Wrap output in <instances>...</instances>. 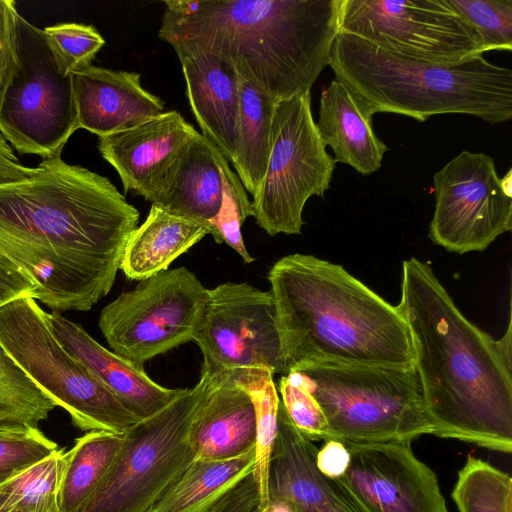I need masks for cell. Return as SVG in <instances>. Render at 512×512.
I'll return each mask as SVG.
<instances>
[{
    "label": "cell",
    "mask_w": 512,
    "mask_h": 512,
    "mask_svg": "<svg viewBox=\"0 0 512 512\" xmlns=\"http://www.w3.org/2000/svg\"><path fill=\"white\" fill-rule=\"evenodd\" d=\"M38 167L0 183V254L53 312L88 311L110 292L139 212L108 178L61 154Z\"/></svg>",
    "instance_id": "obj_1"
},
{
    "label": "cell",
    "mask_w": 512,
    "mask_h": 512,
    "mask_svg": "<svg viewBox=\"0 0 512 512\" xmlns=\"http://www.w3.org/2000/svg\"><path fill=\"white\" fill-rule=\"evenodd\" d=\"M397 308L411 334L433 435L511 453V321L495 340L460 312L432 268L416 258L402 263Z\"/></svg>",
    "instance_id": "obj_2"
},
{
    "label": "cell",
    "mask_w": 512,
    "mask_h": 512,
    "mask_svg": "<svg viewBox=\"0 0 512 512\" xmlns=\"http://www.w3.org/2000/svg\"><path fill=\"white\" fill-rule=\"evenodd\" d=\"M341 0H199L164 11L158 36L212 54L276 103L310 92L330 64Z\"/></svg>",
    "instance_id": "obj_3"
},
{
    "label": "cell",
    "mask_w": 512,
    "mask_h": 512,
    "mask_svg": "<svg viewBox=\"0 0 512 512\" xmlns=\"http://www.w3.org/2000/svg\"><path fill=\"white\" fill-rule=\"evenodd\" d=\"M286 374L309 364L408 365L415 359L398 310L341 265L309 254L268 273Z\"/></svg>",
    "instance_id": "obj_4"
},
{
    "label": "cell",
    "mask_w": 512,
    "mask_h": 512,
    "mask_svg": "<svg viewBox=\"0 0 512 512\" xmlns=\"http://www.w3.org/2000/svg\"><path fill=\"white\" fill-rule=\"evenodd\" d=\"M329 66L373 113L420 122L438 114H468L491 123L512 118V71L483 56L458 64L404 57L338 32Z\"/></svg>",
    "instance_id": "obj_5"
},
{
    "label": "cell",
    "mask_w": 512,
    "mask_h": 512,
    "mask_svg": "<svg viewBox=\"0 0 512 512\" xmlns=\"http://www.w3.org/2000/svg\"><path fill=\"white\" fill-rule=\"evenodd\" d=\"M294 371L302 374L324 413V441L411 444L422 435L433 434L414 363H320Z\"/></svg>",
    "instance_id": "obj_6"
},
{
    "label": "cell",
    "mask_w": 512,
    "mask_h": 512,
    "mask_svg": "<svg viewBox=\"0 0 512 512\" xmlns=\"http://www.w3.org/2000/svg\"><path fill=\"white\" fill-rule=\"evenodd\" d=\"M0 345L82 431L123 435L140 421L66 350L31 296L0 307Z\"/></svg>",
    "instance_id": "obj_7"
},
{
    "label": "cell",
    "mask_w": 512,
    "mask_h": 512,
    "mask_svg": "<svg viewBox=\"0 0 512 512\" xmlns=\"http://www.w3.org/2000/svg\"><path fill=\"white\" fill-rule=\"evenodd\" d=\"M213 386L199 382L156 414L123 434V442L101 483L79 512H148L169 485L196 459L189 429Z\"/></svg>",
    "instance_id": "obj_8"
},
{
    "label": "cell",
    "mask_w": 512,
    "mask_h": 512,
    "mask_svg": "<svg viewBox=\"0 0 512 512\" xmlns=\"http://www.w3.org/2000/svg\"><path fill=\"white\" fill-rule=\"evenodd\" d=\"M335 163L317 130L311 93L278 102L267 169L251 202L258 226L270 236L300 234L304 206L324 196Z\"/></svg>",
    "instance_id": "obj_9"
},
{
    "label": "cell",
    "mask_w": 512,
    "mask_h": 512,
    "mask_svg": "<svg viewBox=\"0 0 512 512\" xmlns=\"http://www.w3.org/2000/svg\"><path fill=\"white\" fill-rule=\"evenodd\" d=\"M19 67L0 106V134L21 154H61L79 129L71 75L60 72L43 29L17 15Z\"/></svg>",
    "instance_id": "obj_10"
},
{
    "label": "cell",
    "mask_w": 512,
    "mask_h": 512,
    "mask_svg": "<svg viewBox=\"0 0 512 512\" xmlns=\"http://www.w3.org/2000/svg\"><path fill=\"white\" fill-rule=\"evenodd\" d=\"M208 289L185 267L140 280L100 312L98 325L112 351L143 367L167 351L193 341Z\"/></svg>",
    "instance_id": "obj_11"
},
{
    "label": "cell",
    "mask_w": 512,
    "mask_h": 512,
    "mask_svg": "<svg viewBox=\"0 0 512 512\" xmlns=\"http://www.w3.org/2000/svg\"><path fill=\"white\" fill-rule=\"evenodd\" d=\"M339 32L439 64H458L485 52L477 33L447 0H341Z\"/></svg>",
    "instance_id": "obj_12"
},
{
    "label": "cell",
    "mask_w": 512,
    "mask_h": 512,
    "mask_svg": "<svg viewBox=\"0 0 512 512\" xmlns=\"http://www.w3.org/2000/svg\"><path fill=\"white\" fill-rule=\"evenodd\" d=\"M435 209L429 237L449 252L484 251L512 229L511 171L500 178L494 160L462 151L433 176Z\"/></svg>",
    "instance_id": "obj_13"
},
{
    "label": "cell",
    "mask_w": 512,
    "mask_h": 512,
    "mask_svg": "<svg viewBox=\"0 0 512 512\" xmlns=\"http://www.w3.org/2000/svg\"><path fill=\"white\" fill-rule=\"evenodd\" d=\"M193 341L203 354L201 372L211 376L256 368L286 374L273 296L248 283L208 289Z\"/></svg>",
    "instance_id": "obj_14"
},
{
    "label": "cell",
    "mask_w": 512,
    "mask_h": 512,
    "mask_svg": "<svg viewBox=\"0 0 512 512\" xmlns=\"http://www.w3.org/2000/svg\"><path fill=\"white\" fill-rule=\"evenodd\" d=\"M350 462L336 480L361 512H449L434 471L411 444H349Z\"/></svg>",
    "instance_id": "obj_15"
},
{
    "label": "cell",
    "mask_w": 512,
    "mask_h": 512,
    "mask_svg": "<svg viewBox=\"0 0 512 512\" xmlns=\"http://www.w3.org/2000/svg\"><path fill=\"white\" fill-rule=\"evenodd\" d=\"M196 129L176 110L124 130L98 136V150L118 173L125 192L153 202L158 187Z\"/></svg>",
    "instance_id": "obj_16"
},
{
    "label": "cell",
    "mask_w": 512,
    "mask_h": 512,
    "mask_svg": "<svg viewBox=\"0 0 512 512\" xmlns=\"http://www.w3.org/2000/svg\"><path fill=\"white\" fill-rule=\"evenodd\" d=\"M79 128L104 136L161 114L164 102L141 85V74L93 65L71 73Z\"/></svg>",
    "instance_id": "obj_17"
},
{
    "label": "cell",
    "mask_w": 512,
    "mask_h": 512,
    "mask_svg": "<svg viewBox=\"0 0 512 512\" xmlns=\"http://www.w3.org/2000/svg\"><path fill=\"white\" fill-rule=\"evenodd\" d=\"M317 452L318 448L298 432L280 402L268 499L290 498L303 512H361L336 480L317 469Z\"/></svg>",
    "instance_id": "obj_18"
},
{
    "label": "cell",
    "mask_w": 512,
    "mask_h": 512,
    "mask_svg": "<svg viewBox=\"0 0 512 512\" xmlns=\"http://www.w3.org/2000/svg\"><path fill=\"white\" fill-rule=\"evenodd\" d=\"M232 169L217 147L195 130L167 169L151 204L209 230Z\"/></svg>",
    "instance_id": "obj_19"
},
{
    "label": "cell",
    "mask_w": 512,
    "mask_h": 512,
    "mask_svg": "<svg viewBox=\"0 0 512 512\" xmlns=\"http://www.w3.org/2000/svg\"><path fill=\"white\" fill-rule=\"evenodd\" d=\"M50 319L66 350L139 420L156 414L181 392L157 384L143 367L104 348L81 325L61 313H50Z\"/></svg>",
    "instance_id": "obj_20"
},
{
    "label": "cell",
    "mask_w": 512,
    "mask_h": 512,
    "mask_svg": "<svg viewBox=\"0 0 512 512\" xmlns=\"http://www.w3.org/2000/svg\"><path fill=\"white\" fill-rule=\"evenodd\" d=\"M186 83V96L201 134L231 164L238 118V75L216 56L174 50Z\"/></svg>",
    "instance_id": "obj_21"
},
{
    "label": "cell",
    "mask_w": 512,
    "mask_h": 512,
    "mask_svg": "<svg viewBox=\"0 0 512 512\" xmlns=\"http://www.w3.org/2000/svg\"><path fill=\"white\" fill-rule=\"evenodd\" d=\"M256 435V413L250 395L235 384L213 377V386L189 429L196 459L242 456L255 450Z\"/></svg>",
    "instance_id": "obj_22"
},
{
    "label": "cell",
    "mask_w": 512,
    "mask_h": 512,
    "mask_svg": "<svg viewBox=\"0 0 512 512\" xmlns=\"http://www.w3.org/2000/svg\"><path fill=\"white\" fill-rule=\"evenodd\" d=\"M373 115L365 101L340 80H332L322 91L316 123L320 138L332 149L335 162L362 175L378 171L388 150L373 130Z\"/></svg>",
    "instance_id": "obj_23"
},
{
    "label": "cell",
    "mask_w": 512,
    "mask_h": 512,
    "mask_svg": "<svg viewBox=\"0 0 512 512\" xmlns=\"http://www.w3.org/2000/svg\"><path fill=\"white\" fill-rule=\"evenodd\" d=\"M209 234L206 226L151 204L144 222L130 235L120 270L131 280H143L170 264Z\"/></svg>",
    "instance_id": "obj_24"
},
{
    "label": "cell",
    "mask_w": 512,
    "mask_h": 512,
    "mask_svg": "<svg viewBox=\"0 0 512 512\" xmlns=\"http://www.w3.org/2000/svg\"><path fill=\"white\" fill-rule=\"evenodd\" d=\"M254 469L255 450L231 459H195L148 512H209Z\"/></svg>",
    "instance_id": "obj_25"
},
{
    "label": "cell",
    "mask_w": 512,
    "mask_h": 512,
    "mask_svg": "<svg viewBox=\"0 0 512 512\" xmlns=\"http://www.w3.org/2000/svg\"><path fill=\"white\" fill-rule=\"evenodd\" d=\"M238 118L231 165L246 192L254 196L264 178L272 147L276 102L238 76Z\"/></svg>",
    "instance_id": "obj_26"
},
{
    "label": "cell",
    "mask_w": 512,
    "mask_h": 512,
    "mask_svg": "<svg viewBox=\"0 0 512 512\" xmlns=\"http://www.w3.org/2000/svg\"><path fill=\"white\" fill-rule=\"evenodd\" d=\"M123 442V435L89 431L77 438L66 452L59 507L61 512H79L95 492Z\"/></svg>",
    "instance_id": "obj_27"
},
{
    "label": "cell",
    "mask_w": 512,
    "mask_h": 512,
    "mask_svg": "<svg viewBox=\"0 0 512 512\" xmlns=\"http://www.w3.org/2000/svg\"><path fill=\"white\" fill-rule=\"evenodd\" d=\"M216 379L235 384L251 397L256 413L255 469L252 473L257 489L258 505L268 501V474L270 459L278 430V395L273 374L267 369H242L214 376Z\"/></svg>",
    "instance_id": "obj_28"
},
{
    "label": "cell",
    "mask_w": 512,
    "mask_h": 512,
    "mask_svg": "<svg viewBox=\"0 0 512 512\" xmlns=\"http://www.w3.org/2000/svg\"><path fill=\"white\" fill-rule=\"evenodd\" d=\"M66 452L55 453L0 485V512H61Z\"/></svg>",
    "instance_id": "obj_29"
},
{
    "label": "cell",
    "mask_w": 512,
    "mask_h": 512,
    "mask_svg": "<svg viewBox=\"0 0 512 512\" xmlns=\"http://www.w3.org/2000/svg\"><path fill=\"white\" fill-rule=\"evenodd\" d=\"M55 407L0 345V427L39 428Z\"/></svg>",
    "instance_id": "obj_30"
},
{
    "label": "cell",
    "mask_w": 512,
    "mask_h": 512,
    "mask_svg": "<svg viewBox=\"0 0 512 512\" xmlns=\"http://www.w3.org/2000/svg\"><path fill=\"white\" fill-rule=\"evenodd\" d=\"M458 512H512V479L490 463L468 457L451 493Z\"/></svg>",
    "instance_id": "obj_31"
},
{
    "label": "cell",
    "mask_w": 512,
    "mask_h": 512,
    "mask_svg": "<svg viewBox=\"0 0 512 512\" xmlns=\"http://www.w3.org/2000/svg\"><path fill=\"white\" fill-rule=\"evenodd\" d=\"M486 51L512 50V0H447Z\"/></svg>",
    "instance_id": "obj_32"
},
{
    "label": "cell",
    "mask_w": 512,
    "mask_h": 512,
    "mask_svg": "<svg viewBox=\"0 0 512 512\" xmlns=\"http://www.w3.org/2000/svg\"><path fill=\"white\" fill-rule=\"evenodd\" d=\"M60 72H72L91 65L105 40L92 25L59 23L43 29Z\"/></svg>",
    "instance_id": "obj_33"
},
{
    "label": "cell",
    "mask_w": 512,
    "mask_h": 512,
    "mask_svg": "<svg viewBox=\"0 0 512 512\" xmlns=\"http://www.w3.org/2000/svg\"><path fill=\"white\" fill-rule=\"evenodd\" d=\"M58 449L39 428L0 427V485Z\"/></svg>",
    "instance_id": "obj_34"
},
{
    "label": "cell",
    "mask_w": 512,
    "mask_h": 512,
    "mask_svg": "<svg viewBox=\"0 0 512 512\" xmlns=\"http://www.w3.org/2000/svg\"><path fill=\"white\" fill-rule=\"evenodd\" d=\"M280 400L298 432L313 442L324 440L327 422L301 373L291 371L280 378Z\"/></svg>",
    "instance_id": "obj_35"
},
{
    "label": "cell",
    "mask_w": 512,
    "mask_h": 512,
    "mask_svg": "<svg viewBox=\"0 0 512 512\" xmlns=\"http://www.w3.org/2000/svg\"><path fill=\"white\" fill-rule=\"evenodd\" d=\"M17 15L15 1L0 0V106L19 67Z\"/></svg>",
    "instance_id": "obj_36"
},
{
    "label": "cell",
    "mask_w": 512,
    "mask_h": 512,
    "mask_svg": "<svg viewBox=\"0 0 512 512\" xmlns=\"http://www.w3.org/2000/svg\"><path fill=\"white\" fill-rule=\"evenodd\" d=\"M36 286L9 259L0 254V307L23 297L33 298Z\"/></svg>",
    "instance_id": "obj_37"
},
{
    "label": "cell",
    "mask_w": 512,
    "mask_h": 512,
    "mask_svg": "<svg viewBox=\"0 0 512 512\" xmlns=\"http://www.w3.org/2000/svg\"><path fill=\"white\" fill-rule=\"evenodd\" d=\"M350 454L346 446L337 440H325L317 452L316 466L322 475L331 479L341 477L348 468Z\"/></svg>",
    "instance_id": "obj_38"
},
{
    "label": "cell",
    "mask_w": 512,
    "mask_h": 512,
    "mask_svg": "<svg viewBox=\"0 0 512 512\" xmlns=\"http://www.w3.org/2000/svg\"><path fill=\"white\" fill-rule=\"evenodd\" d=\"M39 170V167H27L21 164L13 148L0 134V183L26 179Z\"/></svg>",
    "instance_id": "obj_39"
},
{
    "label": "cell",
    "mask_w": 512,
    "mask_h": 512,
    "mask_svg": "<svg viewBox=\"0 0 512 512\" xmlns=\"http://www.w3.org/2000/svg\"><path fill=\"white\" fill-rule=\"evenodd\" d=\"M252 512H303L301 508L290 498L275 496L269 497L262 507H255Z\"/></svg>",
    "instance_id": "obj_40"
}]
</instances>
